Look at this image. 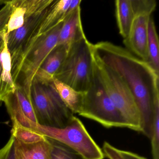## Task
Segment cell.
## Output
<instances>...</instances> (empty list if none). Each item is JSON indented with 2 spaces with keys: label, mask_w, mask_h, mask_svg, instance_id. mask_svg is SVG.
<instances>
[{
  "label": "cell",
  "mask_w": 159,
  "mask_h": 159,
  "mask_svg": "<svg viewBox=\"0 0 159 159\" xmlns=\"http://www.w3.org/2000/svg\"><path fill=\"white\" fill-rule=\"evenodd\" d=\"M94 56L114 71L133 95L141 116L142 132L150 138L153 109L159 104V75L148 62L109 42L92 44Z\"/></svg>",
  "instance_id": "obj_1"
},
{
  "label": "cell",
  "mask_w": 159,
  "mask_h": 159,
  "mask_svg": "<svg viewBox=\"0 0 159 159\" xmlns=\"http://www.w3.org/2000/svg\"><path fill=\"white\" fill-rule=\"evenodd\" d=\"M63 22L37 37L16 61L11 63V73L16 87L30 97L32 81L46 57L57 45Z\"/></svg>",
  "instance_id": "obj_2"
},
{
  "label": "cell",
  "mask_w": 159,
  "mask_h": 159,
  "mask_svg": "<svg viewBox=\"0 0 159 159\" xmlns=\"http://www.w3.org/2000/svg\"><path fill=\"white\" fill-rule=\"evenodd\" d=\"M30 98L40 125L63 128L74 116L62 101L53 81H44L34 78L30 86Z\"/></svg>",
  "instance_id": "obj_3"
},
{
  "label": "cell",
  "mask_w": 159,
  "mask_h": 159,
  "mask_svg": "<svg viewBox=\"0 0 159 159\" xmlns=\"http://www.w3.org/2000/svg\"><path fill=\"white\" fill-rule=\"evenodd\" d=\"M78 114L93 120L106 128H129L128 124L110 98L95 61L91 84L84 93L82 105Z\"/></svg>",
  "instance_id": "obj_4"
},
{
  "label": "cell",
  "mask_w": 159,
  "mask_h": 159,
  "mask_svg": "<svg viewBox=\"0 0 159 159\" xmlns=\"http://www.w3.org/2000/svg\"><path fill=\"white\" fill-rule=\"evenodd\" d=\"M94 66L92 43L85 37L70 46L54 78L77 91L84 93L90 87Z\"/></svg>",
  "instance_id": "obj_5"
},
{
  "label": "cell",
  "mask_w": 159,
  "mask_h": 159,
  "mask_svg": "<svg viewBox=\"0 0 159 159\" xmlns=\"http://www.w3.org/2000/svg\"><path fill=\"white\" fill-rule=\"evenodd\" d=\"M30 130L57 140L79 153L84 159H104L102 148L90 135L81 121L74 116L63 128L43 126L37 124Z\"/></svg>",
  "instance_id": "obj_6"
},
{
  "label": "cell",
  "mask_w": 159,
  "mask_h": 159,
  "mask_svg": "<svg viewBox=\"0 0 159 159\" xmlns=\"http://www.w3.org/2000/svg\"><path fill=\"white\" fill-rule=\"evenodd\" d=\"M94 58L104 87L114 106L128 124L129 129L141 133V116L130 90L114 71L94 56Z\"/></svg>",
  "instance_id": "obj_7"
},
{
  "label": "cell",
  "mask_w": 159,
  "mask_h": 159,
  "mask_svg": "<svg viewBox=\"0 0 159 159\" xmlns=\"http://www.w3.org/2000/svg\"><path fill=\"white\" fill-rule=\"evenodd\" d=\"M54 2V0L51 5L32 15L25 20L21 28L7 34V45L11 63L16 61L38 37L41 25Z\"/></svg>",
  "instance_id": "obj_8"
},
{
  "label": "cell",
  "mask_w": 159,
  "mask_h": 159,
  "mask_svg": "<svg viewBox=\"0 0 159 159\" xmlns=\"http://www.w3.org/2000/svg\"><path fill=\"white\" fill-rule=\"evenodd\" d=\"M4 102L12 121L29 129L33 124H38L30 97L19 87L3 97Z\"/></svg>",
  "instance_id": "obj_9"
},
{
  "label": "cell",
  "mask_w": 159,
  "mask_h": 159,
  "mask_svg": "<svg viewBox=\"0 0 159 159\" xmlns=\"http://www.w3.org/2000/svg\"><path fill=\"white\" fill-rule=\"evenodd\" d=\"M151 16L137 15L135 16L128 36L123 43L129 52L143 61L148 60V25Z\"/></svg>",
  "instance_id": "obj_10"
},
{
  "label": "cell",
  "mask_w": 159,
  "mask_h": 159,
  "mask_svg": "<svg viewBox=\"0 0 159 159\" xmlns=\"http://www.w3.org/2000/svg\"><path fill=\"white\" fill-rule=\"evenodd\" d=\"M12 8L7 26L9 34L21 28L32 15L51 5L54 0H12L8 1Z\"/></svg>",
  "instance_id": "obj_11"
},
{
  "label": "cell",
  "mask_w": 159,
  "mask_h": 159,
  "mask_svg": "<svg viewBox=\"0 0 159 159\" xmlns=\"http://www.w3.org/2000/svg\"><path fill=\"white\" fill-rule=\"evenodd\" d=\"M85 37L81 18L80 6L69 14L63 21L57 45L70 46Z\"/></svg>",
  "instance_id": "obj_12"
},
{
  "label": "cell",
  "mask_w": 159,
  "mask_h": 159,
  "mask_svg": "<svg viewBox=\"0 0 159 159\" xmlns=\"http://www.w3.org/2000/svg\"><path fill=\"white\" fill-rule=\"evenodd\" d=\"M69 48L57 45L46 57L35 75V78L44 81H53L55 75L66 59Z\"/></svg>",
  "instance_id": "obj_13"
},
{
  "label": "cell",
  "mask_w": 159,
  "mask_h": 159,
  "mask_svg": "<svg viewBox=\"0 0 159 159\" xmlns=\"http://www.w3.org/2000/svg\"><path fill=\"white\" fill-rule=\"evenodd\" d=\"M11 68V58L7 45L6 31L4 46L0 52V98L2 99L4 96L16 88L12 77Z\"/></svg>",
  "instance_id": "obj_14"
},
{
  "label": "cell",
  "mask_w": 159,
  "mask_h": 159,
  "mask_svg": "<svg viewBox=\"0 0 159 159\" xmlns=\"http://www.w3.org/2000/svg\"><path fill=\"white\" fill-rule=\"evenodd\" d=\"M51 150L52 146L47 137L44 141L33 144L16 140V159H51Z\"/></svg>",
  "instance_id": "obj_15"
},
{
  "label": "cell",
  "mask_w": 159,
  "mask_h": 159,
  "mask_svg": "<svg viewBox=\"0 0 159 159\" xmlns=\"http://www.w3.org/2000/svg\"><path fill=\"white\" fill-rule=\"evenodd\" d=\"M70 2L71 0H55L48 14L41 25L38 37L48 32L63 22L67 16Z\"/></svg>",
  "instance_id": "obj_16"
},
{
  "label": "cell",
  "mask_w": 159,
  "mask_h": 159,
  "mask_svg": "<svg viewBox=\"0 0 159 159\" xmlns=\"http://www.w3.org/2000/svg\"><path fill=\"white\" fill-rule=\"evenodd\" d=\"M115 12L119 33L124 39L128 36L134 19L135 14L131 0H117Z\"/></svg>",
  "instance_id": "obj_17"
},
{
  "label": "cell",
  "mask_w": 159,
  "mask_h": 159,
  "mask_svg": "<svg viewBox=\"0 0 159 159\" xmlns=\"http://www.w3.org/2000/svg\"><path fill=\"white\" fill-rule=\"evenodd\" d=\"M53 83L66 106L73 114H79L82 105L84 93L77 91L55 78Z\"/></svg>",
  "instance_id": "obj_18"
},
{
  "label": "cell",
  "mask_w": 159,
  "mask_h": 159,
  "mask_svg": "<svg viewBox=\"0 0 159 159\" xmlns=\"http://www.w3.org/2000/svg\"><path fill=\"white\" fill-rule=\"evenodd\" d=\"M148 63L159 75V41L153 18L151 16L148 25Z\"/></svg>",
  "instance_id": "obj_19"
},
{
  "label": "cell",
  "mask_w": 159,
  "mask_h": 159,
  "mask_svg": "<svg viewBox=\"0 0 159 159\" xmlns=\"http://www.w3.org/2000/svg\"><path fill=\"white\" fill-rule=\"evenodd\" d=\"M12 123L11 135L17 141L25 144H33L46 139V137L42 134L25 128L16 122H12Z\"/></svg>",
  "instance_id": "obj_20"
},
{
  "label": "cell",
  "mask_w": 159,
  "mask_h": 159,
  "mask_svg": "<svg viewBox=\"0 0 159 159\" xmlns=\"http://www.w3.org/2000/svg\"><path fill=\"white\" fill-rule=\"evenodd\" d=\"M51 159H84L79 153L65 144L51 139Z\"/></svg>",
  "instance_id": "obj_21"
},
{
  "label": "cell",
  "mask_w": 159,
  "mask_h": 159,
  "mask_svg": "<svg viewBox=\"0 0 159 159\" xmlns=\"http://www.w3.org/2000/svg\"><path fill=\"white\" fill-rule=\"evenodd\" d=\"M135 16L147 14L151 16L156 9L157 3L154 0H131Z\"/></svg>",
  "instance_id": "obj_22"
},
{
  "label": "cell",
  "mask_w": 159,
  "mask_h": 159,
  "mask_svg": "<svg viewBox=\"0 0 159 159\" xmlns=\"http://www.w3.org/2000/svg\"><path fill=\"white\" fill-rule=\"evenodd\" d=\"M16 139L11 135L7 144L0 149V159H16Z\"/></svg>",
  "instance_id": "obj_23"
},
{
  "label": "cell",
  "mask_w": 159,
  "mask_h": 159,
  "mask_svg": "<svg viewBox=\"0 0 159 159\" xmlns=\"http://www.w3.org/2000/svg\"><path fill=\"white\" fill-rule=\"evenodd\" d=\"M102 149L105 157L108 159H124L120 153V149L107 141L103 143Z\"/></svg>",
  "instance_id": "obj_24"
},
{
  "label": "cell",
  "mask_w": 159,
  "mask_h": 159,
  "mask_svg": "<svg viewBox=\"0 0 159 159\" xmlns=\"http://www.w3.org/2000/svg\"><path fill=\"white\" fill-rule=\"evenodd\" d=\"M120 153L124 159H147L137 153L128 151L120 149Z\"/></svg>",
  "instance_id": "obj_25"
},
{
  "label": "cell",
  "mask_w": 159,
  "mask_h": 159,
  "mask_svg": "<svg viewBox=\"0 0 159 159\" xmlns=\"http://www.w3.org/2000/svg\"><path fill=\"white\" fill-rule=\"evenodd\" d=\"M6 31L0 33V52L2 51L4 44V36Z\"/></svg>",
  "instance_id": "obj_26"
},
{
  "label": "cell",
  "mask_w": 159,
  "mask_h": 159,
  "mask_svg": "<svg viewBox=\"0 0 159 159\" xmlns=\"http://www.w3.org/2000/svg\"><path fill=\"white\" fill-rule=\"evenodd\" d=\"M2 98H0V101H2Z\"/></svg>",
  "instance_id": "obj_27"
}]
</instances>
